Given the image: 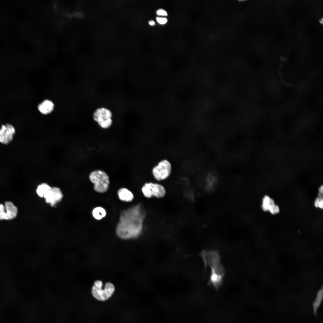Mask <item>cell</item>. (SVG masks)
Masks as SVG:
<instances>
[{"mask_svg":"<svg viewBox=\"0 0 323 323\" xmlns=\"http://www.w3.org/2000/svg\"><path fill=\"white\" fill-rule=\"evenodd\" d=\"M146 215L145 209L141 203L122 211L116 228L117 235L123 240L138 237L142 232Z\"/></svg>","mask_w":323,"mask_h":323,"instance_id":"6da1fadb","label":"cell"},{"mask_svg":"<svg viewBox=\"0 0 323 323\" xmlns=\"http://www.w3.org/2000/svg\"><path fill=\"white\" fill-rule=\"evenodd\" d=\"M141 191L144 196L148 199H163L166 196L167 194L165 186L161 182L155 181L144 183Z\"/></svg>","mask_w":323,"mask_h":323,"instance_id":"7a4b0ae2","label":"cell"},{"mask_svg":"<svg viewBox=\"0 0 323 323\" xmlns=\"http://www.w3.org/2000/svg\"><path fill=\"white\" fill-rule=\"evenodd\" d=\"M172 171V166L170 161L163 159L159 161L151 170V174L155 181L161 182L167 179Z\"/></svg>","mask_w":323,"mask_h":323,"instance_id":"3957f363","label":"cell"},{"mask_svg":"<svg viewBox=\"0 0 323 323\" xmlns=\"http://www.w3.org/2000/svg\"><path fill=\"white\" fill-rule=\"evenodd\" d=\"M90 181L94 184L95 191L103 193L108 189L110 184L109 176L106 172L101 170H95L90 172L89 176Z\"/></svg>","mask_w":323,"mask_h":323,"instance_id":"277c9868","label":"cell"},{"mask_svg":"<svg viewBox=\"0 0 323 323\" xmlns=\"http://www.w3.org/2000/svg\"><path fill=\"white\" fill-rule=\"evenodd\" d=\"M102 282L99 280L95 281L92 289V293L97 299L103 301L109 298L115 291V287L112 283L108 282L103 287Z\"/></svg>","mask_w":323,"mask_h":323,"instance_id":"5b68a950","label":"cell"},{"mask_svg":"<svg viewBox=\"0 0 323 323\" xmlns=\"http://www.w3.org/2000/svg\"><path fill=\"white\" fill-rule=\"evenodd\" d=\"M112 113L110 110L103 107L98 108L94 111L93 118L100 127L107 129L112 125Z\"/></svg>","mask_w":323,"mask_h":323,"instance_id":"8992f818","label":"cell"},{"mask_svg":"<svg viewBox=\"0 0 323 323\" xmlns=\"http://www.w3.org/2000/svg\"><path fill=\"white\" fill-rule=\"evenodd\" d=\"M200 255L204 261L205 272L208 267L210 268L220 263L221 257L217 250H203Z\"/></svg>","mask_w":323,"mask_h":323,"instance_id":"52a82bcc","label":"cell"},{"mask_svg":"<svg viewBox=\"0 0 323 323\" xmlns=\"http://www.w3.org/2000/svg\"><path fill=\"white\" fill-rule=\"evenodd\" d=\"M17 213V208L10 202H6L4 206L0 208V220H11L15 218Z\"/></svg>","mask_w":323,"mask_h":323,"instance_id":"ba28073f","label":"cell"},{"mask_svg":"<svg viewBox=\"0 0 323 323\" xmlns=\"http://www.w3.org/2000/svg\"><path fill=\"white\" fill-rule=\"evenodd\" d=\"M15 132L14 127L11 124L3 125L0 129V142L7 144L13 139Z\"/></svg>","mask_w":323,"mask_h":323,"instance_id":"9c48e42d","label":"cell"},{"mask_svg":"<svg viewBox=\"0 0 323 323\" xmlns=\"http://www.w3.org/2000/svg\"><path fill=\"white\" fill-rule=\"evenodd\" d=\"M261 208L265 211H269L272 214H275L279 212V208L276 205L273 200L269 196L265 195L263 199Z\"/></svg>","mask_w":323,"mask_h":323,"instance_id":"30bf717a","label":"cell"},{"mask_svg":"<svg viewBox=\"0 0 323 323\" xmlns=\"http://www.w3.org/2000/svg\"><path fill=\"white\" fill-rule=\"evenodd\" d=\"M63 196V194L60 189L58 187H54L51 188L50 192L45 199L47 203L50 204L53 206L61 200Z\"/></svg>","mask_w":323,"mask_h":323,"instance_id":"8fae6325","label":"cell"},{"mask_svg":"<svg viewBox=\"0 0 323 323\" xmlns=\"http://www.w3.org/2000/svg\"><path fill=\"white\" fill-rule=\"evenodd\" d=\"M54 103L49 99H45L38 105L37 109L39 112L42 114L47 115L51 113L54 110Z\"/></svg>","mask_w":323,"mask_h":323,"instance_id":"7c38bea8","label":"cell"},{"mask_svg":"<svg viewBox=\"0 0 323 323\" xmlns=\"http://www.w3.org/2000/svg\"><path fill=\"white\" fill-rule=\"evenodd\" d=\"M118 194L119 199L124 202H130L134 198V195L132 193L124 188L119 189L118 191Z\"/></svg>","mask_w":323,"mask_h":323,"instance_id":"4fadbf2b","label":"cell"},{"mask_svg":"<svg viewBox=\"0 0 323 323\" xmlns=\"http://www.w3.org/2000/svg\"><path fill=\"white\" fill-rule=\"evenodd\" d=\"M51 188L48 184L43 183L38 186L36 192L39 196L45 198L50 192Z\"/></svg>","mask_w":323,"mask_h":323,"instance_id":"5bb4252c","label":"cell"},{"mask_svg":"<svg viewBox=\"0 0 323 323\" xmlns=\"http://www.w3.org/2000/svg\"><path fill=\"white\" fill-rule=\"evenodd\" d=\"M322 298L323 289L322 288L318 292L316 299L312 304L313 312L315 316H316L317 310L322 302Z\"/></svg>","mask_w":323,"mask_h":323,"instance_id":"9a60e30c","label":"cell"},{"mask_svg":"<svg viewBox=\"0 0 323 323\" xmlns=\"http://www.w3.org/2000/svg\"><path fill=\"white\" fill-rule=\"evenodd\" d=\"M92 214L95 219L100 220L106 216V212L105 210L102 207H97L93 209Z\"/></svg>","mask_w":323,"mask_h":323,"instance_id":"2e32d148","label":"cell"},{"mask_svg":"<svg viewBox=\"0 0 323 323\" xmlns=\"http://www.w3.org/2000/svg\"><path fill=\"white\" fill-rule=\"evenodd\" d=\"M314 205L317 208L322 209L323 205L322 198L319 196L316 198L314 202Z\"/></svg>","mask_w":323,"mask_h":323,"instance_id":"e0dca14e","label":"cell"},{"mask_svg":"<svg viewBox=\"0 0 323 323\" xmlns=\"http://www.w3.org/2000/svg\"><path fill=\"white\" fill-rule=\"evenodd\" d=\"M157 22L160 24H164L166 23L167 21V19L165 17H159L156 18Z\"/></svg>","mask_w":323,"mask_h":323,"instance_id":"ac0fdd59","label":"cell"},{"mask_svg":"<svg viewBox=\"0 0 323 323\" xmlns=\"http://www.w3.org/2000/svg\"><path fill=\"white\" fill-rule=\"evenodd\" d=\"M156 13L158 15L160 16H167V13L166 11L162 9L158 10L156 12Z\"/></svg>","mask_w":323,"mask_h":323,"instance_id":"d6986e66","label":"cell"},{"mask_svg":"<svg viewBox=\"0 0 323 323\" xmlns=\"http://www.w3.org/2000/svg\"><path fill=\"white\" fill-rule=\"evenodd\" d=\"M148 23L151 26H153L155 24V22L153 20L149 21L148 22Z\"/></svg>","mask_w":323,"mask_h":323,"instance_id":"ffe728a7","label":"cell"},{"mask_svg":"<svg viewBox=\"0 0 323 323\" xmlns=\"http://www.w3.org/2000/svg\"><path fill=\"white\" fill-rule=\"evenodd\" d=\"M323 186H322L319 189V194L322 195L323 194Z\"/></svg>","mask_w":323,"mask_h":323,"instance_id":"44dd1931","label":"cell"}]
</instances>
